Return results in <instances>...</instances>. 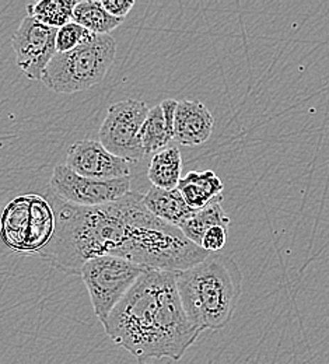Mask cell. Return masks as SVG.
I'll return each mask as SVG.
<instances>
[{
    "label": "cell",
    "mask_w": 329,
    "mask_h": 364,
    "mask_svg": "<svg viewBox=\"0 0 329 364\" xmlns=\"http://www.w3.org/2000/svg\"><path fill=\"white\" fill-rule=\"evenodd\" d=\"M55 213V232L40 255L53 268L80 274L97 257L112 255L146 269L183 272L210 254L184 232L143 205V195L129 192L122 199L95 208L70 205L50 189L45 193Z\"/></svg>",
    "instance_id": "1"
},
{
    "label": "cell",
    "mask_w": 329,
    "mask_h": 364,
    "mask_svg": "<svg viewBox=\"0 0 329 364\" xmlns=\"http://www.w3.org/2000/svg\"><path fill=\"white\" fill-rule=\"evenodd\" d=\"M107 335L138 360H180L202 333L188 318L177 273L147 269L104 322Z\"/></svg>",
    "instance_id": "2"
},
{
    "label": "cell",
    "mask_w": 329,
    "mask_h": 364,
    "mask_svg": "<svg viewBox=\"0 0 329 364\" xmlns=\"http://www.w3.org/2000/svg\"><path fill=\"white\" fill-rule=\"evenodd\" d=\"M183 307L200 331L222 329L233 318L242 291V273L229 255L210 254L187 271L177 272Z\"/></svg>",
    "instance_id": "3"
},
{
    "label": "cell",
    "mask_w": 329,
    "mask_h": 364,
    "mask_svg": "<svg viewBox=\"0 0 329 364\" xmlns=\"http://www.w3.org/2000/svg\"><path fill=\"white\" fill-rule=\"evenodd\" d=\"M117 53L111 36L95 34L89 41L65 53H56L43 73L49 90L72 94L95 87L104 80Z\"/></svg>",
    "instance_id": "4"
},
{
    "label": "cell",
    "mask_w": 329,
    "mask_h": 364,
    "mask_svg": "<svg viewBox=\"0 0 329 364\" xmlns=\"http://www.w3.org/2000/svg\"><path fill=\"white\" fill-rule=\"evenodd\" d=\"M55 232V213L47 198L26 195L11 200L0 216V237L14 251L40 254Z\"/></svg>",
    "instance_id": "5"
},
{
    "label": "cell",
    "mask_w": 329,
    "mask_h": 364,
    "mask_svg": "<svg viewBox=\"0 0 329 364\" xmlns=\"http://www.w3.org/2000/svg\"><path fill=\"white\" fill-rule=\"evenodd\" d=\"M146 271L141 265L112 255L97 257L82 267L80 277L90 294L95 316L102 325Z\"/></svg>",
    "instance_id": "6"
},
{
    "label": "cell",
    "mask_w": 329,
    "mask_h": 364,
    "mask_svg": "<svg viewBox=\"0 0 329 364\" xmlns=\"http://www.w3.org/2000/svg\"><path fill=\"white\" fill-rule=\"evenodd\" d=\"M146 102L125 100L112 104L99 128V143L114 156L126 160L129 164L144 157L141 132L149 114Z\"/></svg>",
    "instance_id": "7"
},
{
    "label": "cell",
    "mask_w": 329,
    "mask_h": 364,
    "mask_svg": "<svg viewBox=\"0 0 329 364\" xmlns=\"http://www.w3.org/2000/svg\"><path fill=\"white\" fill-rule=\"evenodd\" d=\"M49 189L62 200L82 208H95L117 202L131 192V177L93 180L72 171L66 164L53 168Z\"/></svg>",
    "instance_id": "8"
},
{
    "label": "cell",
    "mask_w": 329,
    "mask_h": 364,
    "mask_svg": "<svg viewBox=\"0 0 329 364\" xmlns=\"http://www.w3.org/2000/svg\"><path fill=\"white\" fill-rule=\"evenodd\" d=\"M56 28L48 27L41 21L26 17L21 20L11 38L17 66L31 80H41L49 62L56 55Z\"/></svg>",
    "instance_id": "9"
},
{
    "label": "cell",
    "mask_w": 329,
    "mask_h": 364,
    "mask_svg": "<svg viewBox=\"0 0 329 364\" xmlns=\"http://www.w3.org/2000/svg\"><path fill=\"white\" fill-rule=\"evenodd\" d=\"M66 166L76 174L93 180L131 177V164L109 153L99 141L79 140L68 149Z\"/></svg>",
    "instance_id": "10"
},
{
    "label": "cell",
    "mask_w": 329,
    "mask_h": 364,
    "mask_svg": "<svg viewBox=\"0 0 329 364\" xmlns=\"http://www.w3.org/2000/svg\"><path fill=\"white\" fill-rule=\"evenodd\" d=\"M215 118L202 101H180L174 117V140L183 146H199L209 140Z\"/></svg>",
    "instance_id": "11"
},
{
    "label": "cell",
    "mask_w": 329,
    "mask_h": 364,
    "mask_svg": "<svg viewBox=\"0 0 329 364\" xmlns=\"http://www.w3.org/2000/svg\"><path fill=\"white\" fill-rule=\"evenodd\" d=\"M143 205L157 219L176 228H180V225L195 212V209L187 205L178 189L167 191L151 186L147 193L143 195Z\"/></svg>",
    "instance_id": "12"
},
{
    "label": "cell",
    "mask_w": 329,
    "mask_h": 364,
    "mask_svg": "<svg viewBox=\"0 0 329 364\" xmlns=\"http://www.w3.org/2000/svg\"><path fill=\"white\" fill-rule=\"evenodd\" d=\"M180 193L189 208L198 210L205 208L215 198L220 196L225 185L219 176L212 170L189 171L178 183Z\"/></svg>",
    "instance_id": "13"
},
{
    "label": "cell",
    "mask_w": 329,
    "mask_h": 364,
    "mask_svg": "<svg viewBox=\"0 0 329 364\" xmlns=\"http://www.w3.org/2000/svg\"><path fill=\"white\" fill-rule=\"evenodd\" d=\"M183 157L178 146H167L157 151L149 164L147 177L153 186L160 189H177L181 181Z\"/></svg>",
    "instance_id": "14"
},
{
    "label": "cell",
    "mask_w": 329,
    "mask_h": 364,
    "mask_svg": "<svg viewBox=\"0 0 329 364\" xmlns=\"http://www.w3.org/2000/svg\"><path fill=\"white\" fill-rule=\"evenodd\" d=\"M223 196L215 198L212 202H209L205 208L195 210L187 220H184L180 225V230L184 232V235L200 247L202 238L206 234L209 228L215 226L229 228L232 219L226 213V210L222 206ZM202 248V247H200Z\"/></svg>",
    "instance_id": "15"
},
{
    "label": "cell",
    "mask_w": 329,
    "mask_h": 364,
    "mask_svg": "<svg viewBox=\"0 0 329 364\" xmlns=\"http://www.w3.org/2000/svg\"><path fill=\"white\" fill-rule=\"evenodd\" d=\"M72 21L77 23L93 34L109 36V33H112L124 23V18L111 16L101 6L99 0H85L79 1L73 9Z\"/></svg>",
    "instance_id": "16"
},
{
    "label": "cell",
    "mask_w": 329,
    "mask_h": 364,
    "mask_svg": "<svg viewBox=\"0 0 329 364\" xmlns=\"http://www.w3.org/2000/svg\"><path fill=\"white\" fill-rule=\"evenodd\" d=\"M141 144L146 154L157 153L174 139V129L167 124L161 105L149 109L141 132Z\"/></svg>",
    "instance_id": "17"
},
{
    "label": "cell",
    "mask_w": 329,
    "mask_h": 364,
    "mask_svg": "<svg viewBox=\"0 0 329 364\" xmlns=\"http://www.w3.org/2000/svg\"><path fill=\"white\" fill-rule=\"evenodd\" d=\"M76 0H41L27 6L28 17H33L52 28H60L73 18Z\"/></svg>",
    "instance_id": "18"
},
{
    "label": "cell",
    "mask_w": 329,
    "mask_h": 364,
    "mask_svg": "<svg viewBox=\"0 0 329 364\" xmlns=\"http://www.w3.org/2000/svg\"><path fill=\"white\" fill-rule=\"evenodd\" d=\"M93 36L95 34L86 30L85 27L79 26L75 21H70L63 27L58 28L56 38H55L56 53H65V52L73 50L75 48L89 41Z\"/></svg>",
    "instance_id": "19"
},
{
    "label": "cell",
    "mask_w": 329,
    "mask_h": 364,
    "mask_svg": "<svg viewBox=\"0 0 329 364\" xmlns=\"http://www.w3.org/2000/svg\"><path fill=\"white\" fill-rule=\"evenodd\" d=\"M227 232H229V228H222V226L209 228L202 238L200 247L209 254H217L225 248L227 242V237H229Z\"/></svg>",
    "instance_id": "20"
},
{
    "label": "cell",
    "mask_w": 329,
    "mask_h": 364,
    "mask_svg": "<svg viewBox=\"0 0 329 364\" xmlns=\"http://www.w3.org/2000/svg\"><path fill=\"white\" fill-rule=\"evenodd\" d=\"M99 1H101V6L111 16L117 18H124V20L135 6L134 0H99Z\"/></svg>",
    "instance_id": "21"
}]
</instances>
